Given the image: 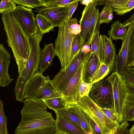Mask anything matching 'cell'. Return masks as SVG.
Here are the masks:
<instances>
[{
  "instance_id": "cell-1",
  "label": "cell",
  "mask_w": 134,
  "mask_h": 134,
  "mask_svg": "<svg viewBox=\"0 0 134 134\" xmlns=\"http://www.w3.org/2000/svg\"><path fill=\"white\" fill-rule=\"evenodd\" d=\"M20 111L21 120L15 134H52L55 132L56 121L43 100L25 99Z\"/></svg>"
},
{
  "instance_id": "cell-2",
  "label": "cell",
  "mask_w": 134,
  "mask_h": 134,
  "mask_svg": "<svg viewBox=\"0 0 134 134\" xmlns=\"http://www.w3.org/2000/svg\"><path fill=\"white\" fill-rule=\"evenodd\" d=\"M15 10L2 14V19L7 37V42L13 52L19 75L26 64L31 48L29 38L21 27Z\"/></svg>"
},
{
  "instance_id": "cell-3",
  "label": "cell",
  "mask_w": 134,
  "mask_h": 134,
  "mask_svg": "<svg viewBox=\"0 0 134 134\" xmlns=\"http://www.w3.org/2000/svg\"><path fill=\"white\" fill-rule=\"evenodd\" d=\"M43 35L39 31L29 38L31 48L29 57L25 67L16 80L14 88L16 99L20 102H23L24 91L27 84L36 72L38 71L41 51L40 44Z\"/></svg>"
},
{
  "instance_id": "cell-4",
  "label": "cell",
  "mask_w": 134,
  "mask_h": 134,
  "mask_svg": "<svg viewBox=\"0 0 134 134\" xmlns=\"http://www.w3.org/2000/svg\"><path fill=\"white\" fill-rule=\"evenodd\" d=\"M24 97L25 99L44 100L63 96L55 89L49 76L36 72L27 84Z\"/></svg>"
},
{
  "instance_id": "cell-5",
  "label": "cell",
  "mask_w": 134,
  "mask_h": 134,
  "mask_svg": "<svg viewBox=\"0 0 134 134\" xmlns=\"http://www.w3.org/2000/svg\"><path fill=\"white\" fill-rule=\"evenodd\" d=\"M96 124L102 134H114L120 124L109 119L89 96H84L77 105Z\"/></svg>"
},
{
  "instance_id": "cell-6",
  "label": "cell",
  "mask_w": 134,
  "mask_h": 134,
  "mask_svg": "<svg viewBox=\"0 0 134 134\" xmlns=\"http://www.w3.org/2000/svg\"><path fill=\"white\" fill-rule=\"evenodd\" d=\"M70 19H67L58 27V35L54 47L62 70H65L70 63L71 44L75 35L70 30Z\"/></svg>"
},
{
  "instance_id": "cell-7",
  "label": "cell",
  "mask_w": 134,
  "mask_h": 134,
  "mask_svg": "<svg viewBox=\"0 0 134 134\" xmlns=\"http://www.w3.org/2000/svg\"><path fill=\"white\" fill-rule=\"evenodd\" d=\"M89 96L100 108L111 109L115 113L113 89L109 82L102 80L93 83Z\"/></svg>"
},
{
  "instance_id": "cell-8",
  "label": "cell",
  "mask_w": 134,
  "mask_h": 134,
  "mask_svg": "<svg viewBox=\"0 0 134 134\" xmlns=\"http://www.w3.org/2000/svg\"><path fill=\"white\" fill-rule=\"evenodd\" d=\"M90 54L91 52L86 54L80 50L66 68L65 70L61 69L51 80L55 89L62 95L79 68Z\"/></svg>"
},
{
  "instance_id": "cell-9",
  "label": "cell",
  "mask_w": 134,
  "mask_h": 134,
  "mask_svg": "<svg viewBox=\"0 0 134 134\" xmlns=\"http://www.w3.org/2000/svg\"><path fill=\"white\" fill-rule=\"evenodd\" d=\"M112 86L114 95L115 112L119 123L122 122V110L124 103L127 93L125 83L120 75L113 72L105 80Z\"/></svg>"
},
{
  "instance_id": "cell-10",
  "label": "cell",
  "mask_w": 134,
  "mask_h": 134,
  "mask_svg": "<svg viewBox=\"0 0 134 134\" xmlns=\"http://www.w3.org/2000/svg\"><path fill=\"white\" fill-rule=\"evenodd\" d=\"M89 57L80 65L62 94L67 105L69 106L77 105L81 101L80 89L82 80L83 69L85 62Z\"/></svg>"
},
{
  "instance_id": "cell-11",
  "label": "cell",
  "mask_w": 134,
  "mask_h": 134,
  "mask_svg": "<svg viewBox=\"0 0 134 134\" xmlns=\"http://www.w3.org/2000/svg\"><path fill=\"white\" fill-rule=\"evenodd\" d=\"M125 22L127 24V31L125 37L122 41L121 47L116 56L114 65V72L117 73L120 75L127 68L126 61L129 41L134 26V14H132Z\"/></svg>"
},
{
  "instance_id": "cell-12",
  "label": "cell",
  "mask_w": 134,
  "mask_h": 134,
  "mask_svg": "<svg viewBox=\"0 0 134 134\" xmlns=\"http://www.w3.org/2000/svg\"><path fill=\"white\" fill-rule=\"evenodd\" d=\"M18 19L29 38L39 31L36 18L32 9L17 5L15 10Z\"/></svg>"
},
{
  "instance_id": "cell-13",
  "label": "cell",
  "mask_w": 134,
  "mask_h": 134,
  "mask_svg": "<svg viewBox=\"0 0 134 134\" xmlns=\"http://www.w3.org/2000/svg\"><path fill=\"white\" fill-rule=\"evenodd\" d=\"M36 12L48 19L53 26L59 27L68 19V7H58L36 8Z\"/></svg>"
},
{
  "instance_id": "cell-14",
  "label": "cell",
  "mask_w": 134,
  "mask_h": 134,
  "mask_svg": "<svg viewBox=\"0 0 134 134\" xmlns=\"http://www.w3.org/2000/svg\"><path fill=\"white\" fill-rule=\"evenodd\" d=\"M96 3L95 0L88 6L85 7L80 20V24L81 28V49L87 43L89 39L90 21L96 8Z\"/></svg>"
},
{
  "instance_id": "cell-15",
  "label": "cell",
  "mask_w": 134,
  "mask_h": 134,
  "mask_svg": "<svg viewBox=\"0 0 134 134\" xmlns=\"http://www.w3.org/2000/svg\"><path fill=\"white\" fill-rule=\"evenodd\" d=\"M11 55L3 45L0 44V85L4 87L8 86L12 80L8 73Z\"/></svg>"
},
{
  "instance_id": "cell-16",
  "label": "cell",
  "mask_w": 134,
  "mask_h": 134,
  "mask_svg": "<svg viewBox=\"0 0 134 134\" xmlns=\"http://www.w3.org/2000/svg\"><path fill=\"white\" fill-rule=\"evenodd\" d=\"M96 5L103 4L120 15L129 12L134 8V0H96Z\"/></svg>"
},
{
  "instance_id": "cell-17",
  "label": "cell",
  "mask_w": 134,
  "mask_h": 134,
  "mask_svg": "<svg viewBox=\"0 0 134 134\" xmlns=\"http://www.w3.org/2000/svg\"><path fill=\"white\" fill-rule=\"evenodd\" d=\"M102 64L99 58L95 53H91L83 66L82 72L83 81L86 83H91L93 76Z\"/></svg>"
},
{
  "instance_id": "cell-18",
  "label": "cell",
  "mask_w": 134,
  "mask_h": 134,
  "mask_svg": "<svg viewBox=\"0 0 134 134\" xmlns=\"http://www.w3.org/2000/svg\"><path fill=\"white\" fill-rule=\"evenodd\" d=\"M56 116V130L57 134H86L84 131L78 126L55 113Z\"/></svg>"
},
{
  "instance_id": "cell-19",
  "label": "cell",
  "mask_w": 134,
  "mask_h": 134,
  "mask_svg": "<svg viewBox=\"0 0 134 134\" xmlns=\"http://www.w3.org/2000/svg\"><path fill=\"white\" fill-rule=\"evenodd\" d=\"M55 55L53 43L52 42L48 44L44 43V48L41 52L38 67V71L37 72L42 74L44 71L52 65L53 59Z\"/></svg>"
},
{
  "instance_id": "cell-20",
  "label": "cell",
  "mask_w": 134,
  "mask_h": 134,
  "mask_svg": "<svg viewBox=\"0 0 134 134\" xmlns=\"http://www.w3.org/2000/svg\"><path fill=\"white\" fill-rule=\"evenodd\" d=\"M104 47L103 63L109 68L110 71L114 67L116 56L115 45L111 38L104 35H103Z\"/></svg>"
},
{
  "instance_id": "cell-21",
  "label": "cell",
  "mask_w": 134,
  "mask_h": 134,
  "mask_svg": "<svg viewBox=\"0 0 134 134\" xmlns=\"http://www.w3.org/2000/svg\"><path fill=\"white\" fill-rule=\"evenodd\" d=\"M134 121V95L127 91L123 107L122 121Z\"/></svg>"
},
{
  "instance_id": "cell-22",
  "label": "cell",
  "mask_w": 134,
  "mask_h": 134,
  "mask_svg": "<svg viewBox=\"0 0 134 134\" xmlns=\"http://www.w3.org/2000/svg\"><path fill=\"white\" fill-rule=\"evenodd\" d=\"M127 30L126 23L125 22L122 24L117 20L111 25L110 30L108 31V35L112 40H121L122 41L125 37Z\"/></svg>"
},
{
  "instance_id": "cell-23",
  "label": "cell",
  "mask_w": 134,
  "mask_h": 134,
  "mask_svg": "<svg viewBox=\"0 0 134 134\" xmlns=\"http://www.w3.org/2000/svg\"><path fill=\"white\" fill-rule=\"evenodd\" d=\"M95 53L99 58L102 63H103L104 47L103 35H99V31L94 34L91 42V53Z\"/></svg>"
},
{
  "instance_id": "cell-24",
  "label": "cell",
  "mask_w": 134,
  "mask_h": 134,
  "mask_svg": "<svg viewBox=\"0 0 134 134\" xmlns=\"http://www.w3.org/2000/svg\"><path fill=\"white\" fill-rule=\"evenodd\" d=\"M69 108L79 119L82 128L86 134L91 132L89 123L90 117L77 105L70 106Z\"/></svg>"
},
{
  "instance_id": "cell-25",
  "label": "cell",
  "mask_w": 134,
  "mask_h": 134,
  "mask_svg": "<svg viewBox=\"0 0 134 134\" xmlns=\"http://www.w3.org/2000/svg\"><path fill=\"white\" fill-rule=\"evenodd\" d=\"M99 15V9L96 8L90 21L89 39L86 44H91V41L95 33L97 31H99L100 25Z\"/></svg>"
},
{
  "instance_id": "cell-26",
  "label": "cell",
  "mask_w": 134,
  "mask_h": 134,
  "mask_svg": "<svg viewBox=\"0 0 134 134\" xmlns=\"http://www.w3.org/2000/svg\"><path fill=\"white\" fill-rule=\"evenodd\" d=\"M47 107L54 111L68 108L63 97H56L43 100Z\"/></svg>"
},
{
  "instance_id": "cell-27",
  "label": "cell",
  "mask_w": 134,
  "mask_h": 134,
  "mask_svg": "<svg viewBox=\"0 0 134 134\" xmlns=\"http://www.w3.org/2000/svg\"><path fill=\"white\" fill-rule=\"evenodd\" d=\"M36 18L39 31L43 35L49 32L54 27L52 23L43 16L38 13Z\"/></svg>"
},
{
  "instance_id": "cell-28",
  "label": "cell",
  "mask_w": 134,
  "mask_h": 134,
  "mask_svg": "<svg viewBox=\"0 0 134 134\" xmlns=\"http://www.w3.org/2000/svg\"><path fill=\"white\" fill-rule=\"evenodd\" d=\"M54 111L55 113L58 114L65 119L78 126L82 129L78 118L71 110L69 107L67 108Z\"/></svg>"
},
{
  "instance_id": "cell-29",
  "label": "cell",
  "mask_w": 134,
  "mask_h": 134,
  "mask_svg": "<svg viewBox=\"0 0 134 134\" xmlns=\"http://www.w3.org/2000/svg\"><path fill=\"white\" fill-rule=\"evenodd\" d=\"M134 66V26L129 39L126 61L127 68Z\"/></svg>"
},
{
  "instance_id": "cell-30",
  "label": "cell",
  "mask_w": 134,
  "mask_h": 134,
  "mask_svg": "<svg viewBox=\"0 0 134 134\" xmlns=\"http://www.w3.org/2000/svg\"><path fill=\"white\" fill-rule=\"evenodd\" d=\"M16 4L32 9L40 7H44V0H13Z\"/></svg>"
},
{
  "instance_id": "cell-31",
  "label": "cell",
  "mask_w": 134,
  "mask_h": 134,
  "mask_svg": "<svg viewBox=\"0 0 134 134\" xmlns=\"http://www.w3.org/2000/svg\"><path fill=\"white\" fill-rule=\"evenodd\" d=\"M110 72L108 66L102 63L99 68L94 73L92 78L91 83H94L102 80Z\"/></svg>"
},
{
  "instance_id": "cell-32",
  "label": "cell",
  "mask_w": 134,
  "mask_h": 134,
  "mask_svg": "<svg viewBox=\"0 0 134 134\" xmlns=\"http://www.w3.org/2000/svg\"><path fill=\"white\" fill-rule=\"evenodd\" d=\"M45 7H68L77 0H44Z\"/></svg>"
},
{
  "instance_id": "cell-33",
  "label": "cell",
  "mask_w": 134,
  "mask_h": 134,
  "mask_svg": "<svg viewBox=\"0 0 134 134\" xmlns=\"http://www.w3.org/2000/svg\"><path fill=\"white\" fill-rule=\"evenodd\" d=\"M81 33L76 35H75L71 44L70 62L81 50Z\"/></svg>"
},
{
  "instance_id": "cell-34",
  "label": "cell",
  "mask_w": 134,
  "mask_h": 134,
  "mask_svg": "<svg viewBox=\"0 0 134 134\" xmlns=\"http://www.w3.org/2000/svg\"><path fill=\"white\" fill-rule=\"evenodd\" d=\"M113 18L112 11L109 8L105 6L99 13V18L100 24L103 23L108 24Z\"/></svg>"
},
{
  "instance_id": "cell-35",
  "label": "cell",
  "mask_w": 134,
  "mask_h": 134,
  "mask_svg": "<svg viewBox=\"0 0 134 134\" xmlns=\"http://www.w3.org/2000/svg\"><path fill=\"white\" fill-rule=\"evenodd\" d=\"M3 102L0 100V134H8L7 127V118L3 108Z\"/></svg>"
},
{
  "instance_id": "cell-36",
  "label": "cell",
  "mask_w": 134,
  "mask_h": 134,
  "mask_svg": "<svg viewBox=\"0 0 134 134\" xmlns=\"http://www.w3.org/2000/svg\"><path fill=\"white\" fill-rule=\"evenodd\" d=\"M16 7L13 0H2L0 4V13L2 14L8 11L14 10Z\"/></svg>"
},
{
  "instance_id": "cell-37",
  "label": "cell",
  "mask_w": 134,
  "mask_h": 134,
  "mask_svg": "<svg viewBox=\"0 0 134 134\" xmlns=\"http://www.w3.org/2000/svg\"><path fill=\"white\" fill-rule=\"evenodd\" d=\"M120 76L125 83L134 85V68L126 69Z\"/></svg>"
},
{
  "instance_id": "cell-38",
  "label": "cell",
  "mask_w": 134,
  "mask_h": 134,
  "mask_svg": "<svg viewBox=\"0 0 134 134\" xmlns=\"http://www.w3.org/2000/svg\"><path fill=\"white\" fill-rule=\"evenodd\" d=\"M93 83H87L82 80L80 86V95L81 99L84 96H88Z\"/></svg>"
},
{
  "instance_id": "cell-39",
  "label": "cell",
  "mask_w": 134,
  "mask_h": 134,
  "mask_svg": "<svg viewBox=\"0 0 134 134\" xmlns=\"http://www.w3.org/2000/svg\"><path fill=\"white\" fill-rule=\"evenodd\" d=\"M70 28L71 32L74 35L79 34L81 32V26L78 23L77 20L75 18L70 19Z\"/></svg>"
},
{
  "instance_id": "cell-40",
  "label": "cell",
  "mask_w": 134,
  "mask_h": 134,
  "mask_svg": "<svg viewBox=\"0 0 134 134\" xmlns=\"http://www.w3.org/2000/svg\"><path fill=\"white\" fill-rule=\"evenodd\" d=\"M100 108L105 114L111 120L114 122L120 124L113 110L108 109Z\"/></svg>"
},
{
  "instance_id": "cell-41",
  "label": "cell",
  "mask_w": 134,
  "mask_h": 134,
  "mask_svg": "<svg viewBox=\"0 0 134 134\" xmlns=\"http://www.w3.org/2000/svg\"><path fill=\"white\" fill-rule=\"evenodd\" d=\"M129 126L128 121H123L120 124L116 132L114 134H129Z\"/></svg>"
},
{
  "instance_id": "cell-42",
  "label": "cell",
  "mask_w": 134,
  "mask_h": 134,
  "mask_svg": "<svg viewBox=\"0 0 134 134\" xmlns=\"http://www.w3.org/2000/svg\"><path fill=\"white\" fill-rule=\"evenodd\" d=\"M81 0H77L71 3L68 7V19H70L71 18L72 16L76 9L79 2Z\"/></svg>"
},
{
  "instance_id": "cell-43",
  "label": "cell",
  "mask_w": 134,
  "mask_h": 134,
  "mask_svg": "<svg viewBox=\"0 0 134 134\" xmlns=\"http://www.w3.org/2000/svg\"><path fill=\"white\" fill-rule=\"evenodd\" d=\"M89 123L91 130L93 134H102L98 126L90 118Z\"/></svg>"
},
{
  "instance_id": "cell-44",
  "label": "cell",
  "mask_w": 134,
  "mask_h": 134,
  "mask_svg": "<svg viewBox=\"0 0 134 134\" xmlns=\"http://www.w3.org/2000/svg\"><path fill=\"white\" fill-rule=\"evenodd\" d=\"M80 51L85 54L91 52V44H85L81 49Z\"/></svg>"
},
{
  "instance_id": "cell-45",
  "label": "cell",
  "mask_w": 134,
  "mask_h": 134,
  "mask_svg": "<svg viewBox=\"0 0 134 134\" xmlns=\"http://www.w3.org/2000/svg\"><path fill=\"white\" fill-rule=\"evenodd\" d=\"M125 85L127 91L134 95V85L126 83Z\"/></svg>"
},
{
  "instance_id": "cell-46",
  "label": "cell",
  "mask_w": 134,
  "mask_h": 134,
  "mask_svg": "<svg viewBox=\"0 0 134 134\" xmlns=\"http://www.w3.org/2000/svg\"><path fill=\"white\" fill-rule=\"evenodd\" d=\"M95 1V0H81L80 2L82 4L85 5V6H87Z\"/></svg>"
},
{
  "instance_id": "cell-47",
  "label": "cell",
  "mask_w": 134,
  "mask_h": 134,
  "mask_svg": "<svg viewBox=\"0 0 134 134\" xmlns=\"http://www.w3.org/2000/svg\"><path fill=\"white\" fill-rule=\"evenodd\" d=\"M129 134H134V124L131 129L129 130Z\"/></svg>"
},
{
  "instance_id": "cell-48",
  "label": "cell",
  "mask_w": 134,
  "mask_h": 134,
  "mask_svg": "<svg viewBox=\"0 0 134 134\" xmlns=\"http://www.w3.org/2000/svg\"><path fill=\"white\" fill-rule=\"evenodd\" d=\"M87 134H93V133H92L91 132H90V133Z\"/></svg>"
}]
</instances>
